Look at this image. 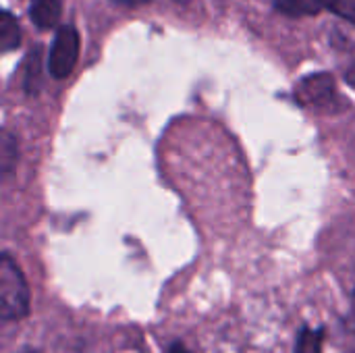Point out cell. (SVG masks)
I'll list each match as a JSON object with an SVG mask.
<instances>
[{
	"label": "cell",
	"mask_w": 355,
	"mask_h": 353,
	"mask_svg": "<svg viewBox=\"0 0 355 353\" xmlns=\"http://www.w3.org/2000/svg\"><path fill=\"white\" fill-rule=\"evenodd\" d=\"M29 312L27 281L17 262L2 254L0 258V316L4 320H21Z\"/></svg>",
	"instance_id": "cell-1"
},
{
	"label": "cell",
	"mask_w": 355,
	"mask_h": 353,
	"mask_svg": "<svg viewBox=\"0 0 355 353\" xmlns=\"http://www.w3.org/2000/svg\"><path fill=\"white\" fill-rule=\"evenodd\" d=\"M77 56H79V33L75 27L64 25L58 27L52 48H50V56H48V71L54 79H64L73 73L75 64H77Z\"/></svg>",
	"instance_id": "cell-2"
},
{
	"label": "cell",
	"mask_w": 355,
	"mask_h": 353,
	"mask_svg": "<svg viewBox=\"0 0 355 353\" xmlns=\"http://www.w3.org/2000/svg\"><path fill=\"white\" fill-rule=\"evenodd\" d=\"M295 96L304 106H314V108H327L333 106L337 98V87L335 79L329 73H318L310 75L304 81L297 83Z\"/></svg>",
	"instance_id": "cell-3"
},
{
	"label": "cell",
	"mask_w": 355,
	"mask_h": 353,
	"mask_svg": "<svg viewBox=\"0 0 355 353\" xmlns=\"http://www.w3.org/2000/svg\"><path fill=\"white\" fill-rule=\"evenodd\" d=\"M60 12H62L60 0H31L29 4V17L33 25L42 31L56 27L60 21Z\"/></svg>",
	"instance_id": "cell-4"
},
{
	"label": "cell",
	"mask_w": 355,
	"mask_h": 353,
	"mask_svg": "<svg viewBox=\"0 0 355 353\" xmlns=\"http://www.w3.org/2000/svg\"><path fill=\"white\" fill-rule=\"evenodd\" d=\"M0 44L4 52L15 50L21 44V27L8 10H4L0 17Z\"/></svg>",
	"instance_id": "cell-5"
},
{
	"label": "cell",
	"mask_w": 355,
	"mask_h": 353,
	"mask_svg": "<svg viewBox=\"0 0 355 353\" xmlns=\"http://www.w3.org/2000/svg\"><path fill=\"white\" fill-rule=\"evenodd\" d=\"M275 6L291 17H300V15H316L322 6L316 0H272Z\"/></svg>",
	"instance_id": "cell-6"
},
{
	"label": "cell",
	"mask_w": 355,
	"mask_h": 353,
	"mask_svg": "<svg viewBox=\"0 0 355 353\" xmlns=\"http://www.w3.org/2000/svg\"><path fill=\"white\" fill-rule=\"evenodd\" d=\"M295 353H322V331H312V329H302Z\"/></svg>",
	"instance_id": "cell-7"
},
{
	"label": "cell",
	"mask_w": 355,
	"mask_h": 353,
	"mask_svg": "<svg viewBox=\"0 0 355 353\" xmlns=\"http://www.w3.org/2000/svg\"><path fill=\"white\" fill-rule=\"evenodd\" d=\"M40 48H33L27 56V71H25V89L29 94H35L40 87Z\"/></svg>",
	"instance_id": "cell-8"
},
{
	"label": "cell",
	"mask_w": 355,
	"mask_h": 353,
	"mask_svg": "<svg viewBox=\"0 0 355 353\" xmlns=\"http://www.w3.org/2000/svg\"><path fill=\"white\" fill-rule=\"evenodd\" d=\"M322 8L333 10L335 15L343 17L345 21L355 25V0H316Z\"/></svg>",
	"instance_id": "cell-9"
},
{
	"label": "cell",
	"mask_w": 355,
	"mask_h": 353,
	"mask_svg": "<svg viewBox=\"0 0 355 353\" xmlns=\"http://www.w3.org/2000/svg\"><path fill=\"white\" fill-rule=\"evenodd\" d=\"M19 152V148H17V141L12 139V135L10 133H4L2 135V154H0V164H2V171H4V175H8L10 173V169H12V164L17 162V154Z\"/></svg>",
	"instance_id": "cell-10"
},
{
	"label": "cell",
	"mask_w": 355,
	"mask_h": 353,
	"mask_svg": "<svg viewBox=\"0 0 355 353\" xmlns=\"http://www.w3.org/2000/svg\"><path fill=\"white\" fill-rule=\"evenodd\" d=\"M112 4H119V6H125V8H135V6H144L148 4L150 0H110Z\"/></svg>",
	"instance_id": "cell-11"
},
{
	"label": "cell",
	"mask_w": 355,
	"mask_h": 353,
	"mask_svg": "<svg viewBox=\"0 0 355 353\" xmlns=\"http://www.w3.org/2000/svg\"><path fill=\"white\" fill-rule=\"evenodd\" d=\"M347 81H349V83L355 87V64L349 69V71H347Z\"/></svg>",
	"instance_id": "cell-12"
},
{
	"label": "cell",
	"mask_w": 355,
	"mask_h": 353,
	"mask_svg": "<svg viewBox=\"0 0 355 353\" xmlns=\"http://www.w3.org/2000/svg\"><path fill=\"white\" fill-rule=\"evenodd\" d=\"M168 353H189L185 347H181V345H173L171 350H168Z\"/></svg>",
	"instance_id": "cell-13"
},
{
	"label": "cell",
	"mask_w": 355,
	"mask_h": 353,
	"mask_svg": "<svg viewBox=\"0 0 355 353\" xmlns=\"http://www.w3.org/2000/svg\"><path fill=\"white\" fill-rule=\"evenodd\" d=\"M349 331H352V335L355 337V320H352V322H349Z\"/></svg>",
	"instance_id": "cell-14"
},
{
	"label": "cell",
	"mask_w": 355,
	"mask_h": 353,
	"mask_svg": "<svg viewBox=\"0 0 355 353\" xmlns=\"http://www.w3.org/2000/svg\"><path fill=\"white\" fill-rule=\"evenodd\" d=\"M17 353H37L35 350H23V352H17Z\"/></svg>",
	"instance_id": "cell-15"
},
{
	"label": "cell",
	"mask_w": 355,
	"mask_h": 353,
	"mask_svg": "<svg viewBox=\"0 0 355 353\" xmlns=\"http://www.w3.org/2000/svg\"><path fill=\"white\" fill-rule=\"evenodd\" d=\"M175 2H181V4H187L189 0H175Z\"/></svg>",
	"instance_id": "cell-16"
}]
</instances>
